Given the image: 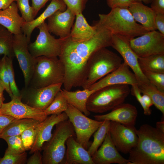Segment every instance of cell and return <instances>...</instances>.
Returning a JSON list of instances; mask_svg holds the SVG:
<instances>
[{
	"instance_id": "obj_1",
	"label": "cell",
	"mask_w": 164,
	"mask_h": 164,
	"mask_svg": "<svg viewBox=\"0 0 164 164\" xmlns=\"http://www.w3.org/2000/svg\"><path fill=\"white\" fill-rule=\"evenodd\" d=\"M95 24L96 33L87 40L76 42L61 39L62 49L58 58L64 67L63 85L66 90L81 87L90 57L97 50L111 46V33L97 22Z\"/></svg>"
},
{
	"instance_id": "obj_2",
	"label": "cell",
	"mask_w": 164,
	"mask_h": 164,
	"mask_svg": "<svg viewBox=\"0 0 164 164\" xmlns=\"http://www.w3.org/2000/svg\"><path fill=\"white\" fill-rule=\"evenodd\" d=\"M136 132L137 142L129 153V164H164V133L148 124Z\"/></svg>"
},
{
	"instance_id": "obj_3",
	"label": "cell",
	"mask_w": 164,
	"mask_h": 164,
	"mask_svg": "<svg viewBox=\"0 0 164 164\" xmlns=\"http://www.w3.org/2000/svg\"><path fill=\"white\" fill-rule=\"evenodd\" d=\"M98 16L97 22L111 34L129 40L149 31L135 21L128 8H113L109 13L99 14Z\"/></svg>"
},
{
	"instance_id": "obj_4",
	"label": "cell",
	"mask_w": 164,
	"mask_h": 164,
	"mask_svg": "<svg viewBox=\"0 0 164 164\" xmlns=\"http://www.w3.org/2000/svg\"><path fill=\"white\" fill-rule=\"evenodd\" d=\"M122 60L106 47L95 51L88 60L81 87L83 89L88 88L118 68L122 63Z\"/></svg>"
},
{
	"instance_id": "obj_5",
	"label": "cell",
	"mask_w": 164,
	"mask_h": 164,
	"mask_svg": "<svg viewBox=\"0 0 164 164\" xmlns=\"http://www.w3.org/2000/svg\"><path fill=\"white\" fill-rule=\"evenodd\" d=\"M55 126L51 138L42 146L43 164H63L66 140L70 137L76 136L73 127L69 119L59 122Z\"/></svg>"
},
{
	"instance_id": "obj_6",
	"label": "cell",
	"mask_w": 164,
	"mask_h": 164,
	"mask_svg": "<svg viewBox=\"0 0 164 164\" xmlns=\"http://www.w3.org/2000/svg\"><path fill=\"white\" fill-rule=\"evenodd\" d=\"M65 74L64 65L58 57L39 56L35 58L28 86L39 88L60 83L63 84Z\"/></svg>"
},
{
	"instance_id": "obj_7",
	"label": "cell",
	"mask_w": 164,
	"mask_h": 164,
	"mask_svg": "<svg viewBox=\"0 0 164 164\" xmlns=\"http://www.w3.org/2000/svg\"><path fill=\"white\" fill-rule=\"evenodd\" d=\"M130 92L129 85L119 84L106 86L94 91L89 98L87 108L90 112L102 113L124 103Z\"/></svg>"
},
{
	"instance_id": "obj_8",
	"label": "cell",
	"mask_w": 164,
	"mask_h": 164,
	"mask_svg": "<svg viewBox=\"0 0 164 164\" xmlns=\"http://www.w3.org/2000/svg\"><path fill=\"white\" fill-rule=\"evenodd\" d=\"M65 112L73 127L76 141L87 150L89 148L91 136L101 125L103 121L90 118L69 104Z\"/></svg>"
},
{
	"instance_id": "obj_9",
	"label": "cell",
	"mask_w": 164,
	"mask_h": 164,
	"mask_svg": "<svg viewBox=\"0 0 164 164\" xmlns=\"http://www.w3.org/2000/svg\"><path fill=\"white\" fill-rule=\"evenodd\" d=\"M37 28L39 30V34L35 41L29 43L28 46L32 55L35 58L42 56L58 57L62 49L61 39H56L50 34L45 22Z\"/></svg>"
},
{
	"instance_id": "obj_10",
	"label": "cell",
	"mask_w": 164,
	"mask_h": 164,
	"mask_svg": "<svg viewBox=\"0 0 164 164\" xmlns=\"http://www.w3.org/2000/svg\"><path fill=\"white\" fill-rule=\"evenodd\" d=\"M62 85L60 83L39 88L25 87L20 91L21 101L31 107L44 111L52 103Z\"/></svg>"
},
{
	"instance_id": "obj_11",
	"label": "cell",
	"mask_w": 164,
	"mask_h": 164,
	"mask_svg": "<svg viewBox=\"0 0 164 164\" xmlns=\"http://www.w3.org/2000/svg\"><path fill=\"white\" fill-rule=\"evenodd\" d=\"M129 44L138 57L164 53V35L156 30L131 39Z\"/></svg>"
},
{
	"instance_id": "obj_12",
	"label": "cell",
	"mask_w": 164,
	"mask_h": 164,
	"mask_svg": "<svg viewBox=\"0 0 164 164\" xmlns=\"http://www.w3.org/2000/svg\"><path fill=\"white\" fill-rule=\"evenodd\" d=\"M29 43L24 34L22 33L13 35V50L24 76L25 87L29 85L33 72L36 58L29 51L28 47Z\"/></svg>"
},
{
	"instance_id": "obj_13",
	"label": "cell",
	"mask_w": 164,
	"mask_h": 164,
	"mask_svg": "<svg viewBox=\"0 0 164 164\" xmlns=\"http://www.w3.org/2000/svg\"><path fill=\"white\" fill-rule=\"evenodd\" d=\"M111 46L119 53L124 62L132 69L139 84L150 83L140 67L138 57L130 47L129 40L122 36L111 34Z\"/></svg>"
},
{
	"instance_id": "obj_14",
	"label": "cell",
	"mask_w": 164,
	"mask_h": 164,
	"mask_svg": "<svg viewBox=\"0 0 164 164\" xmlns=\"http://www.w3.org/2000/svg\"><path fill=\"white\" fill-rule=\"evenodd\" d=\"M135 127H129L119 123L110 121L109 132L118 150L128 153L136 144L138 136Z\"/></svg>"
},
{
	"instance_id": "obj_15",
	"label": "cell",
	"mask_w": 164,
	"mask_h": 164,
	"mask_svg": "<svg viewBox=\"0 0 164 164\" xmlns=\"http://www.w3.org/2000/svg\"><path fill=\"white\" fill-rule=\"evenodd\" d=\"M0 114L9 116L15 119L30 118L41 122L48 117L44 111L22 102L21 95L13 96L10 101L3 103L0 109Z\"/></svg>"
},
{
	"instance_id": "obj_16",
	"label": "cell",
	"mask_w": 164,
	"mask_h": 164,
	"mask_svg": "<svg viewBox=\"0 0 164 164\" xmlns=\"http://www.w3.org/2000/svg\"><path fill=\"white\" fill-rule=\"evenodd\" d=\"M139 84L134 73L130 70L129 66L124 62L117 69L91 85L88 89L95 91L110 85L126 84L131 86L138 85Z\"/></svg>"
},
{
	"instance_id": "obj_17",
	"label": "cell",
	"mask_w": 164,
	"mask_h": 164,
	"mask_svg": "<svg viewBox=\"0 0 164 164\" xmlns=\"http://www.w3.org/2000/svg\"><path fill=\"white\" fill-rule=\"evenodd\" d=\"M75 17L76 15L67 8L64 11H56L47 19V24L49 32L61 39L67 37Z\"/></svg>"
},
{
	"instance_id": "obj_18",
	"label": "cell",
	"mask_w": 164,
	"mask_h": 164,
	"mask_svg": "<svg viewBox=\"0 0 164 164\" xmlns=\"http://www.w3.org/2000/svg\"><path fill=\"white\" fill-rule=\"evenodd\" d=\"M138 114L137 108L134 106L123 103L114 108L107 114L96 115L94 117L97 121L106 120L133 127H135Z\"/></svg>"
},
{
	"instance_id": "obj_19",
	"label": "cell",
	"mask_w": 164,
	"mask_h": 164,
	"mask_svg": "<svg viewBox=\"0 0 164 164\" xmlns=\"http://www.w3.org/2000/svg\"><path fill=\"white\" fill-rule=\"evenodd\" d=\"M94 164H129L130 162L119 153L111 139L110 133L94 154L91 156Z\"/></svg>"
},
{
	"instance_id": "obj_20",
	"label": "cell",
	"mask_w": 164,
	"mask_h": 164,
	"mask_svg": "<svg viewBox=\"0 0 164 164\" xmlns=\"http://www.w3.org/2000/svg\"><path fill=\"white\" fill-rule=\"evenodd\" d=\"M68 119L67 115L64 112L58 115L52 114L48 116L41 122L36 128L34 141L29 153L32 154L36 150L41 151L44 143L51 138L54 126L59 122Z\"/></svg>"
},
{
	"instance_id": "obj_21",
	"label": "cell",
	"mask_w": 164,
	"mask_h": 164,
	"mask_svg": "<svg viewBox=\"0 0 164 164\" xmlns=\"http://www.w3.org/2000/svg\"><path fill=\"white\" fill-rule=\"evenodd\" d=\"M67 149L63 164H94L88 152L74 137L67 140Z\"/></svg>"
},
{
	"instance_id": "obj_22",
	"label": "cell",
	"mask_w": 164,
	"mask_h": 164,
	"mask_svg": "<svg viewBox=\"0 0 164 164\" xmlns=\"http://www.w3.org/2000/svg\"><path fill=\"white\" fill-rule=\"evenodd\" d=\"M25 22L18 13V9L15 2L6 9L0 10V25L13 35L22 33V27Z\"/></svg>"
},
{
	"instance_id": "obj_23",
	"label": "cell",
	"mask_w": 164,
	"mask_h": 164,
	"mask_svg": "<svg viewBox=\"0 0 164 164\" xmlns=\"http://www.w3.org/2000/svg\"><path fill=\"white\" fill-rule=\"evenodd\" d=\"M67 7L62 0H51L49 5L44 12L37 18L30 22H25L22 27V31L30 43L31 34L34 29L45 22L46 19L56 11H64Z\"/></svg>"
},
{
	"instance_id": "obj_24",
	"label": "cell",
	"mask_w": 164,
	"mask_h": 164,
	"mask_svg": "<svg viewBox=\"0 0 164 164\" xmlns=\"http://www.w3.org/2000/svg\"><path fill=\"white\" fill-rule=\"evenodd\" d=\"M134 20L149 31L156 29L155 23L156 13L142 2H135L128 8Z\"/></svg>"
},
{
	"instance_id": "obj_25",
	"label": "cell",
	"mask_w": 164,
	"mask_h": 164,
	"mask_svg": "<svg viewBox=\"0 0 164 164\" xmlns=\"http://www.w3.org/2000/svg\"><path fill=\"white\" fill-rule=\"evenodd\" d=\"M75 22L71 29L67 39L73 41L80 42L87 40L96 33V25L89 24L82 13L76 15Z\"/></svg>"
},
{
	"instance_id": "obj_26",
	"label": "cell",
	"mask_w": 164,
	"mask_h": 164,
	"mask_svg": "<svg viewBox=\"0 0 164 164\" xmlns=\"http://www.w3.org/2000/svg\"><path fill=\"white\" fill-rule=\"evenodd\" d=\"M61 91L66 99L68 104L77 108L86 116L90 114L87 109V103L91 95L94 91L89 89L77 90L74 91H67L64 89Z\"/></svg>"
},
{
	"instance_id": "obj_27",
	"label": "cell",
	"mask_w": 164,
	"mask_h": 164,
	"mask_svg": "<svg viewBox=\"0 0 164 164\" xmlns=\"http://www.w3.org/2000/svg\"><path fill=\"white\" fill-rule=\"evenodd\" d=\"M41 122L30 118L14 119L3 130L0 135V138L20 135L27 129L36 128Z\"/></svg>"
},
{
	"instance_id": "obj_28",
	"label": "cell",
	"mask_w": 164,
	"mask_h": 164,
	"mask_svg": "<svg viewBox=\"0 0 164 164\" xmlns=\"http://www.w3.org/2000/svg\"><path fill=\"white\" fill-rule=\"evenodd\" d=\"M138 62L142 72L164 73V53L138 57Z\"/></svg>"
},
{
	"instance_id": "obj_29",
	"label": "cell",
	"mask_w": 164,
	"mask_h": 164,
	"mask_svg": "<svg viewBox=\"0 0 164 164\" xmlns=\"http://www.w3.org/2000/svg\"><path fill=\"white\" fill-rule=\"evenodd\" d=\"M138 86L141 93L148 95L153 105L164 115V92H162L154 85L148 84H139Z\"/></svg>"
},
{
	"instance_id": "obj_30",
	"label": "cell",
	"mask_w": 164,
	"mask_h": 164,
	"mask_svg": "<svg viewBox=\"0 0 164 164\" xmlns=\"http://www.w3.org/2000/svg\"><path fill=\"white\" fill-rule=\"evenodd\" d=\"M13 35L0 25V55L12 59L15 56L13 48Z\"/></svg>"
},
{
	"instance_id": "obj_31",
	"label": "cell",
	"mask_w": 164,
	"mask_h": 164,
	"mask_svg": "<svg viewBox=\"0 0 164 164\" xmlns=\"http://www.w3.org/2000/svg\"><path fill=\"white\" fill-rule=\"evenodd\" d=\"M103 121L102 123L95 132L93 142L87 150L91 156L101 146L109 131L110 121L106 120Z\"/></svg>"
},
{
	"instance_id": "obj_32",
	"label": "cell",
	"mask_w": 164,
	"mask_h": 164,
	"mask_svg": "<svg viewBox=\"0 0 164 164\" xmlns=\"http://www.w3.org/2000/svg\"><path fill=\"white\" fill-rule=\"evenodd\" d=\"M67 102L60 90L57 92L49 106L44 111L47 116L59 115L65 112L68 107Z\"/></svg>"
},
{
	"instance_id": "obj_33",
	"label": "cell",
	"mask_w": 164,
	"mask_h": 164,
	"mask_svg": "<svg viewBox=\"0 0 164 164\" xmlns=\"http://www.w3.org/2000/svg\"><path fill=\"white\" fill-rule=\"evenodd\" d=\"M27 154L25 152L17 154L11 152L7 149L4 156L0 158V164H24L26 163Z\"/></svg>"
},
{
	"instance_id": "obj_34",
	"label": "cell",
	"mask_w": 164,
	"mask_h": 164,
	"mask_svg": "<svg viewBox=\"0 0 164 164\" xmlns=\"http://www.w3.org/2000/svg\"><path fill=\"white\" fill-rule=\"evenodd\" d=\"M3 139L8 144L7 149L9 151L17 154L22 153L26 151L20 135L8 136Z\"/></svg>"
},
{
	"instance_id": "obj_35",
	"label": "cell",
	"mask_w": 164,
	"mask_h": 164,
	"mask_svg": "<svg viewBox=\"0 0 164 164\" xmlns=\"http://www.w3.org/2000/svg\"><path fill=\"white\" fill-rule=\"evenodd\" d=\"M29 0H15L18 9L20 11L21 16L26 22H30L35 19L33 9L29 5Z\"/></svg>"
},
{
	"instance_id": "obj_36",
	"label": "cell",
	"mask_w": 164,
	"mask_h": 164,
	"mask_svg": "<svg viewBox=\"0 0 164 164\" xmlns=\"http://www.w3.org/2000/svg\"><path fill=\"white\" fill-rule=\"evenodd\" d=\"M142 72L150 83L160 91L164 92V73L148 71Z\"/></svg>"
},
{
	"instance_id": "obj_37",
	"label": "cell",
	"mask_w": 164,
	"mask_h": 164,
	"mask_svg": "<svg viewBox=\"0 0 164 164\" xmlns=\"http://www.w3.org/2000/svg\"><path fill=\"white\" fill-rule=\"evenodd\" d=\"M6 56H3L1 59L0 66V79L4 85L5 90L12 99L13 95L10 86L9 74L6 64Z\"/></svg>"
},
{
	"instance_id": "obj_38",
	"label": "cell",
	"mask_w": 164,
	"mask_h": 164,
	"mask_svg": "<svg viewBox=\"0 0 164 164\" xmlns=\"http://www.w3.org/2000/svg\"><path fill=\"white\" fill-rule=\"evenodd\" d=\"M13 59L6 56V64L9 74L10 88L13 96H20V91L16 85L12 64Z\"/></svg>"
},
{
	"instance_id": "obj_39",
	"label": "cell",
	"mask_w": 164,
	"mask_h": 164,
	"mask_svg": "<svg viewBox=\"0 0 164 164\" xmlns=\"http://www.w3.org/2000/svg\"><path fill=\"white\" fill-rule=\"evenodd\" d=\"M37 127L27 129L20 135L26 151L30 150L32 147L35 140Z\"/></svg>"
},
{
	"instance_id": "obj_40",
	"label": "cell",
	"mask_w": 164,
	"mask_h": 164,
	"mask_svg": "<svg viewBox=\"0 0 164 164\" xmlns=\"http://www.w3.org/2000/svg\"><path fill=\"white\" fill-rule=\"evenodd\" d=\"M69 9L76 15L82 13L88 0H62Z\"/></svg>"
},
{
	"instance_id": "obj_41",
	"label": "cell",
	"mask_w": 164,
	"mask_h": 164,
	"mask_svg": "<svg viewBox=\"0 0 164 164\" xmlns=\"http://www.w3.org/2000/svg\"><path fill=\"white\" fill-rule=\"evenodd\" d=\"M131 87L130 93L132 95L135 97L140 104L143 109L144 114L146 115H151L152 113V110L150 108L148 107L145 104L138 85H131Z\"/></svg>"
},
{
	"instance_id": "obj_42",
	"label": "cell",
	"mask_w": 164,
	"mask_h": 164,
	"mask_svg": "<svg viewBox=\"0 0 164 164\" xmlns=\"http://www.w3.org/2000/svg\"><path fill=\"white\" fill-rule=\"evenodd\" d=\"M135 0H106L108 6L111 9L116 8H128Z\"/></svg>"
},
{
	"instance_id": "obj_43",
	"label": "cell",
	"mask_w": 164,
	"mask_h": 164,
	"mask_svg": "<svg viewBox=\"0 0 164 164\" xmlns=\"http://www.w3.org/2000/svg\"><path fill=\"white\" fill-rule=\"evenodd\" d=\"M151 8L156 14H164V0H152Z\"/></svg>"
},
{
	"instance_id": "obj_44",
	"label": "cell",
	"mask_w": 164,
	"mask_h": 164,
	"mask_svg": "<svg viewBox=\"0 0 164 164\" xmlns=\"http://www.w3.org/2000/svg\"><path fill=\"white\" fill-rule=\"evenodd\" d=\"M155 23L156 29L164 35V14H156Z\"/></svg>"
},
{
	"instance_id": "obj_45",
	"label": "cell",
	"mask_w": 164,
	"mask_h": 164,
	"mask_svg": "<svg viewBox=\"0 0 164 164\" xmlns=\"http://www.w3.org/2000/svg\"><path fill=\"white\" fill-rule=\"evenodd\" d=\"M40 150L34 152L32 155L27 160V164H43L42 155Z\"/></svg>"
},
{
	"instance_id": "obj_46",
	"label": "cell",
	"mask_w": 164,
	"mask_h": 164,
	"mask_svg": "<svg viewBox=\"0 0 164 164\" xmlns=\"http://www.w3.org/2000/svg\"><path fill=\"white\" fill-rule=\"evenodd\" d=\"M49 0H31L32 6L33 9V15L34 18L39 11Z\"/></svg>"
},
{
	"instance_id": "obj_47",
	"label": "cell",
	"mask_w": 164,
	"mask_h": 164,
	"mask_svg": "<svg viewBox=\"0 0 164 164\" xmlns=\"http://www.w3.org/2000/svg\"><path fill=\"white\" fill-rule=\"evenodd\" d=\"M14 119L9 116L0 114V135L5 128Z\"/></svg>"
},
{
	"instance_id": "obj_48",
	"label": "cell",
	"mask_w": 164,
	"mask_h": 164,
	"mask_svg": "<svg viewBox=\"0 0 164 164\" xmlns=\"http://www.w3.org/2000/svg\"><path fill=\"white\" fill-rule=\"evenodd\" d=\"M15 0H0V10H3L9 7Z\"/></svg>"
},
{
	"instance_id": "obj_49",
	"label": "cell",
	"mask_w": 164,
	"mask_h": 164,
	"mask_svg": "<svg viewBox=\"0 0 164 164\" xmlns=\"http://www.w3.org/2000/svg\"><path fill=\"white\" fill-rule=\"evenodd\" d=\"M142 96L145 104L148 107L150 108L153 105L152 100L148 95L143 94Z\"/></svg>"
},
{
	"instance_id": "obj_50",
	"label": "cell",
	"mask_w": 164,
	"mask_h": 164,
	"mask_svg": "<svg viewBox=\"0 0 164 164\" xmlns=\"http://www.w3.org/2000/svg\"><path fill=\"white\" fill-rule=\"evenodd\" d=\"M157 128L164 133V119L160 121L157 122L156 124Z\"/></svg>"
},
{
	"instance_id": "obj_51",
	"label": "cell",
	"mask_w": 164,
	"mask_h": 164,
	"mask_svg": "<svg viewBox=\"0 0 164 164\" xmlns=\"http://www.w3.org/2000/svg\"><path fill=\"white\" fill-rule=\"evenodd\" d=\"M5 100V98L3 93L0 94V109L1 108L3 102Z\"/></svg>"
},
{
	"instance_id": "obj_52",
	"label": "cell",
	"mask_w": 164,
	"mask_h": 164,
	"mask_svg": "<svg viewBox=\"0 0 164 164\" xmlns=\"http://www.w3.org/2000/svg\"><path fill=\"white\" fill-rule=\"evenodd\" d=\"M5 90V87L4 85L0 79V94L3 93V91Z\"/></svg>"
},
{
	"instance_id": "obj_53",
	"label": "cell",
	"mask_w": 164,
	"mask_h": 164,
	"mask_svg": "<svg viewBox=\"0 0 164 164\" xmlns=\"http://www.w3.org/2000/svg\"><path fill=\"white\" fill-rule=\"evenodd\" d=\"M136 2H143L146 4H149L151 3L152 0H135Z\"/></svg>"
},
{
	"instance_id": "obj_54",
	"label": "cell",
	"mask_w": 164,
	"mask_h": 164,
	"mask_svg": "<svg viewBox=\"0 0 164 164\" xmlns=\"http://www.w3.org/2000/svg\"><path fill=\"white\" fill-rule=\"evenodd\" d=\"M1 59H0V64H1Z\"/></svg>"
}]
</instances>
